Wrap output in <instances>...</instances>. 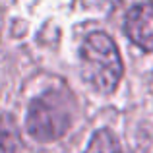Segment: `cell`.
<instances>
[{
    "label": "cell",
    "instance_id": "277c9868",
    "mask_svg": "<svg viewBox=\"0 0 153 153\" xmlns=\"http://www.w3.org/2000/svg\"><path fill=\"white\" fill-rule=\"evenodd\" d=\"M85 153H126L116 140V136L108 130H99L91 138L89 146H87Z\"/></svg>",
    "mask_w": 153,
    "mask_h": 153
},
{
    "label": "cell",
    "instance_id": "7a4b0ae2",
    "mask_svg": "<svg viewBox=\"0 0 153 153\" xmlns=\"http://www.w3.org/2000/svg\"><path fill=\"white\" fill-rule=\"evenodd\" d=\"M72 126V101L64 91L39 95L27 112V132L39 142L58 140Z\"/></svg>",
    "mask_w": 153,
    "mask_h": 153
},
{
    "label": "cell",
    "instance_id": "3957f363",
    "mask_svg": "<svg viewBox=\"0 0 153 153\" xmlns=\"http://www.w3.org/2000/svg\"><path fill=\"white\" fill-rule=\"evenodd\" d=\"M124 31L140 49L153 52V4L132 8L124 22Z\"/></svg>",
    "mask_w": 153,
    "mask_h": 153
},
{
    "label": "cell",
    "instance_id": "5b68a950",
    "mask_svg": "<svg viewBox=\"0 0 153 153\" xmlns=\"http://www.w3.org/2000/svg\"><path fill=\"white\" fill-rule=\"evenodd\" d=\"M18 149V136L8 120L0 118V153H16Z\"/></svg>",
    "mask_w": 153,
    "mask_h": 153
},
{
    "label": "cell",
    "instance_id": "6da1fadb",
    "mask_svg": "<svg viewBox=\"0 0 153 153\" xmlns=\"http://www.w3.org/2000/svg\"><path fill=\"white\" fill-rule=\"evenodd\" d=\"M85 82L99 93H112L122 78V60L114 41L107 33L95 31L79 49Z\"/></svg>",
    "mask_w": 153,
    "mask_h": 153
}]
</instances>
